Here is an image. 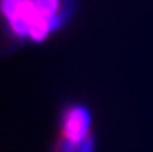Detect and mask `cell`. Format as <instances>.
Masks as SVG:
<instances>
[{
    "label": "cell",
    "instance_id": "6da1fadb",
    "mask_svg": "<svg viewBox=\"0 0 153 152\" xmlns=\"http://www.w3.org/2000/svg\"><path fill=\"white\" fill-rule=\"evenodd\" d=\"M3 12L13 34L34 40L45 39L59 24L40 12L35 0H3Z\"/></svg>",
    "mask_w": 153,
    "mask_h": 152
},
{
    "label": "cell",
    "instance_id": "7a4b0ae2",
    "mask_svg": "<svg viewBox=\"0 0 153 152\" xmlns=\"http://www.w3.org/2000/svg\"><path fill=\"white\" fill-rule=\"evenodd\" d=\"M90 117L82 107H71L66 110L62 123V139L78 147L90 136Z\"/></svg>",
    "mask_w": 153,
    "mask_h": 152
},
{
    "label": "cell",
    "instance_id": "3957f363",
    "mask_svg": "<svg viewBox=\"0 0 153 152\" xmlns=\"http://www.w3.org/2000/svg\"><path fill=\"white\" fill-rule=\"evenodd\" d=\"M94 151V142H93L91 136H89L85 142H82L78 145V150L76 152H93Z\"/></svg>",
    "mask_w": 153,
    "mask_h": 152
}]
</instances>
